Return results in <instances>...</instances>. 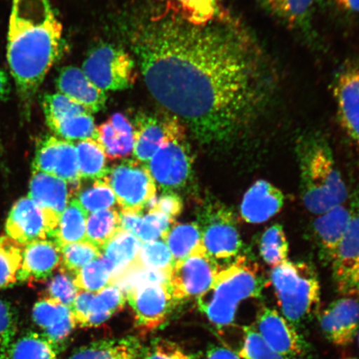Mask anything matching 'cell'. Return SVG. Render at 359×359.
I'll return each instance as SVG.
<instances>
[{"label": "cell", "instance_id": "obj_1", "mask_svg": "<svg viewBox=\"0 0 359 359\" xmlns=\"http://www.w3.org/2000/svg\"><path fill=\"white\" fill-rule=\"evenodd\" d=\"M149 91L201 144H228L257 122L273 93L262 49L229 15L208 25L176 13L151 18L131 34Z\"/></svg>", "mask_w": 359, "mask_h": 359}, {"label": "cell", "instance_id": "obj_2", "mask_svg": "<svg viewBox=\"0 0 359 359\" xmlns=\"http://www.w3.org/2000/svg\"><path fill=\"white\" fill-rule=\"evenodd\" d=\"M62 40V26L50 0H13L7 60L25 116L60 55Z\"/></svg>", "mask_w": 359, "mask_h": 359}, {"label": "cell", "instance_id": "obj_3", "mask_svg": "<svg viewBox=\"0 0 359 359\" xmlns=\"http://www.w3.org/2000/svg\"><path fill=\"white\" fill-rule=\"evenodd\" d=\"M300 194L311 213L324 214L347 201L346 185L335 163L333 151L318 134L300 138L297 145Z\"/></svg>", "mask_w": 359, "mask_h": 359}, {"label": "cell", "instance_id": "obj_4", "mask_svg": "<svg viewBox=\"0 0 359 359\" xmlns=\"http://www.w3.org/2000/svg\"><path fill=\"white\" fill-rule=\"evenodd\" d=\"M266 284L257 264L242 255L219 271L212 288L197 303L209 321L222 329L234 324L239 305L260 297Z\"/></svg>", "mask_w": 359, "mask_h": 359}, {"label": "cell", "instance_id": "obj_5", "mask_svg": "<svg viewBox=\"0 0 359 359\" xmlns=\"http://www.w3.org/2000/svg\"><path fill=\"white\" fill-rule=\"evenodd\" d=\"M271 280L282 316L299 330L318 313L320 283L314 268L306 262H285L272 268Z\"/></svg>", "mask_w": 359, "mask_h": 359}, {"label": "cell", "instance_id": "obj_6", "mask_svg": "<svg viewBox=\"0 0 359 359\" xmlns=\"http://www.w3.org/2000/svg\"><path fill=\"white\" fill-rule=\"evenodd\" d=\"M164 120V141L147 165L156 187L174 191L186 187L190 181L193 158L185 126L173 116Z\"/></svg>", "mask_w": 359, "mask_h": 359}, {"label": "cell", "instance_id": "obj_7", "mask_svg": "<svg viewBox=\"0 0 359 359\" xmlns=\"http://www.w3.org/2000/svg\"><path fill=\"white\" fill-rule=\"evenodd\" d=\"M236 219L231 208L215 200L206 201L197 214L206 254L221 269L243 255L244 244Z\"/></svg>", "mask_w": 359, "mask_h": 359}, {"label": "cell", "instance_id": "obj_8", "mask_svg": "<svg viewBox=\"0 0 359 359\" xmlns=\"http://www.w3.org/2000/svg\"><path fill=\"white\" fill-rule=\"evenodd\" d=\"M114 191L121 212H143L156 197V185L147 164L124 159L111 165L104 178Z\"/></svg>", "mask_w": 359, "mask_h": 359}, {"label": "cell", "instance_id": "obj_9", "mask_svg": "<svg viewBox=\"0 0 359 359\" xmlns=\"http://www.w3.org/2000/svg\"><path fill=\"white\" fill-rule=\"evenodd\" d=\"M83 71L102 91H123L133 86L137 79L136 66L123 48L105 44L93 49L84 60Z\"/></svg>", "mask_w": 359, "mask_h": 359}, {"label": "cell", "instance_id": "obj_10", "mask_svg": "<svg viewBox=\"0 0 359 359\" xmlns=\"http://www.w3.org/2000/svg\"><path fill=\"white\" fill-rule=\"evenodd\" d=\"M43 111L48 127L55 136L71 142L87 139L97 141V128L91 112L64 94L45 95Z\"/></svg>", "mask_w": 359, "mask_h": 359}, {"label": "cell", "instance_id": "obj_11", "mask_svg": "<svg viewBox=\"0 0 359 359\" xmlns=\"http://www.w3.org/2000/svg\"><path fill=\"white\" fill-rule=\"evenodd\" d=\"M221 269L205 250L175 263L168 279L175 302L178 304L193 297L199 298L212 288Z\"/></svg>", "mask_w": 359, "mask_h": 359}, {"label": "cell", "instance_id": "obj_12", "mask_svg": "<svg viewBox=\"0 0 359 359\" xmlns=\"http://www.w3.org/2000/svg\"><path fill=\"white\" fill-rule=\"evenodd\" d=\"M133 309L135 324L144 333H150L165 324L175 302L168 283H145L125 293Z\"/></svg>", "mask_w": 359, "mask_h": 359}, {"label": "cell", "instance_id": "obj_13", "mask_svg": "<svg viewBox=\"0 0 359 359\" xmlns=\"http://www.w3.org/2000/svg\"><path fill=\"white\" fill-rule=\"evenodd\" d=\"M60 218L40 208L29 197H22L12 206L6 222V236L22 245L52 240Z\"/></svg>", "mask_w": 359, "mask_h": 359}, {"label": "cell", "instance_id": "obj_14", "mask_svg": "<svg viewBox=\"0 0 359 359\" xmlns=\"http://www.w3.org/2000/svg\"><path fill=\"white\" fill-rule=\"evenodd\" d=\"M255 329L269 347L286 358L311 359V345L276 309L263 308L258 313Z\"/></svg>", "mask_w": 359, "mask_h": 359}, {"label": "cell", "instance_id": "obj_15", "mask_svg": "<svg viewBox=\"0 0 359 359\" xmlns=\"http://www.w3.org/2000/svg\"><path fill=\"white\" fill-rule=\"evenodd\" d=\"M33 172L51 175L74 185H80L76 145L52 135L45 137L36 149Z\"/></svg>", "mask_w": 359, "mask_h": 359}, {"label": "cell", "instance_id": "obj_16", "mask_svg": "<svg viewBox=\"0 0 359 359\" xmlns=\"http://www.w3.org/2000/svg\"><path fill=\"white\" fill-rule=\"evenodd\" d=\"M320 329L326 339L336 346L346 347L359 330V302L344 297L331 303L320 317Z\"/></svg>", "mask_w": 359, "mask_h": 359}, {"label": "cell", "instance_id": "obj_17", "mask_svg": "<svg viewBox=\"0 0 359 359\" xmlns=\"http://www.w3.org/2000/svg\"><path fill=\"white\" fill-rule=\"evenodd\" d=\"M333 93L339 123L359 148V69L341 70L335 76Z\"/></svg>", "mask_w": 359, "mask_h": 359}, {"label": "cell", "instance_id": "obj_18", "mask_svg": "<svg viewBox=\"0 0 359 359\" xmlns=\"http://www.w3.org/2000/svg\"><path fill=\"white\" fill-rule=\"evenodd\" d=\"M80 185H74L51 175L33 172L28 197L40 208L60 218Z\"/></svg>", "mask_w": 359, "mask_h": 359}, {"label": "cell", "instance_id": "obj_19", "mask_svg": "<svg viewBox=\"0 0 359 359\" xmlns=\"http://www.w3.org/2000/svg\"><path fill=\"white\" fill-rule=\"evenodd\" d=\"M60 247L55 241L43 240L25 245L19 283L42 282L60 267Z\"/></svg>", "mask_w": 359, "mask_h": 359}, {"label": "cell", "instance_id": "obj_20", "mask_svg": "<svg viewBox=\"0 0 359 359\" xmlns=\"http://www.w3.org/2000/svg\"><path fill=\"white\" fill-rule=\"evenodd\" d=\"M285 205V196L264 180L255 182L245 192L241 205V215L247 223L260 224L275 217Z\"/></svg>", "mask_w": 359, "mask_h": 359}, {"label": "cell", "instance_id": "obj_21", "mask_svg": "<svg viewBox=\"0 0 359 359\" xmlns=\"http://www.w3.org/2000/svg\"><path fill=\"white\" fill-rule=\"evenodd\" d=\"M56 86L58 93L79 103L92 114L106 107V92L93 84L79 67L69 66L62 69Z\"/></svg>", "mask_w": 359, "mask_h": 359}, {"label": "cell", "instance_id": "obj_22", "mask_svg": "<svg viewBox=\"0 0 359 359\" xmlns=\"http://www.w3.org/2000/svg\"><path fill=\"white\" fill-rule=\"evenodd\" d=\"M350 219L349 208L343 205L320 215L313 224V236L325 264H333Z\"/></svg>", "mask_w": 359, "mask_h": 359}, {"label": "cell", "instance_id": "obj_23", "mask_svg": "<svg viewBox=\"0 0 359 359\" xmlns=\"http://www.w3.org/2000/svg\"><path fill=\"white\" fill-rule=\"evenodd\" d=\"M32 317L43 334L60 348L77 326L69 307L47 298L34 304Z\"/></svg>", "mask_w": 359, "mask_h": 359}, {"label": "cell", "instance_id": "obj_24", "mask_svg": "<svg viewBox=\"0 0 359 359\" xmlns=\"http://www.w3.org/2000/svg\"><path fill=\"white\" fill-rule=\"evenodd\" d=\"M346 231L333 262V276L339 290L359 264V191L353 193Z\"/></svg>", "mask_w": 359, "mask_h": 359}, {"label": "cell", "instance_id": "obj_25", "mask_svg": "<svg viewBox=\"0 0 359 359\" xmlns=\"http://www.w3.org/2000/svg\"><path fill=\"white\" fill-rule=\"evenodd\" d=\"M140 341L134 337L93 341L75 350L67 359H142Z\"/></svg>", "mask_w": 359, "mask_h": 359}, {"label": "cell", "instance_id": "obj_26", "mask_svg": "<svg viewBox=\"0 0 359 359\" xmlns=\"http://www.w3.org/2000/svg\"><path fill=\"white\" fill-rule=\"evenodd\" d=\"M176 223L159 210H148L143 212H121V226L122 230L130 233L140 240L142 243L163 239L170 229Z\"/></svg>", "mask_w": 359, "mask_h": 359}, {"label": "cell", "instance_id": "obj_27", "mask_svg": "<svg viewBox=\"0 0 359 359\" xmlns=\"http://www.w3.org/2000/svg\"><path fill=\"white\" fill-rule=\"evenodd\" d=\"M165 120L154 116L138 114L135 120L134 159L147 164L164 141Z\"/></svg>", "mask_w": 359, "mask_h": 359}, {"label": "cell", "instance_id": "obj_28", "mask_svg": "<svg viewBox=\"0 0 359 359\" xmlns=\"http://www.w3.org/2000/svg\"><path fill=\"white\" fill-rule=\"evenodd\" d=\"M88 213L74 197L62 213L52 240L60 247L67 244L86 241Z\"/></svg>", "mask_w": 359, "mask_h": 359}, {"label": "cell", "instance_id": "obj_29", "mask_svg": "<svg viewBox=\"0 0 359 359\" xmlns=\"http://www.w3.org/2000/svg\"><path fill=\"white\" fill-rule=\"evenodd\" d=\"M163 241L168 245L174 263L182 262L193 254L205 250L201 228L197 222L175 223Z\"/></svg>", "mask_w": 359, "mask_h": 359}, {"label": "cell", "instance_id": "obj_30", "mask_svg": "<svg viewBox=\"0 0 359 359\" xmlns=\"http://www.w3.org/2000/svg\"><path fill=\"white\" fill-rule=\"evenodd\" d=\"M142 244L138 238L122 230L103 246L101 255L109 264L111 278L135 262Z\"/></svg>", "mask_w": 359, "mask_h": 359}, {"label": "cell", "instance_id": "obj_31", "mask_svg": "<svg viewBox=\"0 0 359 359\" xmlns=\"http://www.w3.org/2000/svg\"><path fill=\"white\" fill-rule=\"evenodd\" d=\"M60 351L43 333L29 332L13 341L4 359H57Z\"/></svg>", "mask_w": 359, "mask_h": 359}, {"label": "cell", "instance_id": "obj_32", "mask_svg": "<svg viewBox=\"0 0 359 359\" xmlns=\"http://www.w3.org/2000/svg\"><path fill=\"white\" fill-rule=\"evenodd\" d=\"M75 145L81 182L104 179L109 168L107 164V157L100 143L93 139H87Z\"/></svg>", "mask_w": 359, "mask_h": 359}, {"label": "cell", "instance_id": "obj_33", "mask_svg": "<svg viewBox=\"0 0 359 359\" xmlns=\"http://www.w3.org/2000/svg\"><path fill=\"white\" fill-rule=\"evenodd\" d=\"M120 231L122 226L118 210L111 208L88 215L86 241L100 251Z\"/></svg>", "mask_w": 359, "mask_h": 359}, {"label": "cell", "instance_id": "obj_34", "mask_svg": "<svg viewBox=\"0 0 359 359\" xmlns=\"http://www.w3.org/2000/svg\"><path fill=\"white\" fill-rule=\"evenodd\" d=\"M126 296L118 286L109 285L95 293L86 327L100 326L125 306Z\"/></svg>", "mask_w": 359, "mask_h": 359}, {"label": "cell", "instance_id": "obj_35", "mask_svg": "<svg viewBox=\"0 0 359 359\" xmlns=\"http://www.w3.org/2000/svg\"><path fill=\"white\" fill-rule=\"evenodd\" d=\"M272 15L291 28L306 25L316 0H260Z\"/></svg>", "mask_w": 359, "mask_h": 359}, {"label": "cell", "instance_id": "obj_36", "mask_svg": "<svg viewBox=\"0 0 359 359\" xmlns=\"http://www.w3.org/2000/svg\"><path fill=\"white\" fill-rule=\"evenodd\" d=\"M25 245L11 238L0 236V290L7 289L19 283Z\"/></svg>", "mask_w": 359, "mask_h": 359}, {"label": "cell", "instance_id": "obj_37", "mask_svg": "<svg viewBox=\"0 0 359 359\" xmlns=\"http://www.w3.org/2000/svg\"><path fill=\"white\" fill-rule=\"evenodd\" d=\"M259 255L272 268L288 260L290 245L284 228L280 224L266 229L259 239Z\"/></svg>", "mask_w": 359, "mask_h": 359}, {"label": "cell", "instance_id": "obj_38", "mask_svg": "<svg viewBox=\"0 0 359 359\" xmlns=\"http://www.w3.org/2000/svg\"><path fill=\"white\" fill-rule=\"evenodd\" d=\"M180 15L193 25L204 26L228 15L219 0H177Z\"/></svg>", "mask_w": 359, "mask_h": 359}, {"label": "cell", "instance_id": "obj_39", "mask_svg": "<svg viewBox=\"0 0 359 359\" xmlns=\"http://www.w3.org/2000/svg\"><path fill=\"white\" fill-rule=\"evenodd\" d=\"M75 198L88 214L111 209L118 205L114 192L105 179L93 181L88 187L80 185Z\"/></svg>", "mask_w": 359, "mask_h": 359}, {"label": "cell", "instance_id": "obj_40", "mask_svg": "<svg viewBox=\"0 0 359 359\" xmlns=\"http://www.w3.org/2000/svg\"><path fill=\"white\" fill-rule=\"evenodd\" d=\"M134 264L142 269L165 272L169 275L175 264L172 253L163 240L142 243Z\"/></svg>", "mask_w": 359, "mask_h": 359}, {"label": "cell", "instance_id": "obj_41", "mask_svg": "<svg viewBox=\"0 0 359 359\" xmlns=\"http://www.w3.org/2000/svg\"><path fill=\"white\" fill-rule=\"evenodd\" d=\"M111 269L101 255L80 269L74 276V284L79 290L97 293L111 285Z\"/></svg>", "mask_w": 359, "mask_h": 359}, {"label": "cell", "instance_id": "obj_42", "mask_svg": "<svg viewBox=\"0 0 359 359\" xmlns=\"http://www.w3.org/2000/svg\"><path fill=\"white\" fill-rule=\"evenodd\" d=\"M60 250L62 260L60 268L74 277L81 269L101 255V251L87 241L67 244L62 246Z\"/></svg>", "mask_w": 359, "mask_h": 359}, {"label": "cell", "instance_id": "obj_43", "mask_svg": "<svg viewBox=\"0 0 359 359\" xmlns=\"http://www.w3.org/2000/svg\"><path fill=\"white\" fill-rule=\"evenodd\" d=\"M48 280L44 298L71 308L79 291L74 284V277L58 268L56 275H53Z\"/></svg>", "mask_w": 359, "mask_h": 359}, {"label": "cell", "instance_id": "obj_44", "mask_svg": "<svg viewBox=\"0 0 359 359\" xmlns=\"http://www.w3.org/2000/svg\"><path fill=\"white\" fill-rule=\"evenodd\" d=\"M243 339L237 353L241 359H288L269 347L255 326L244 327Z\"/></svg>", "mask_w": 359, "mask_h": 359}, {"label": "cell", "instance_id": "obj_45", "mask_svg": "<svg viewBox=\"0 0 359 359\" xmlns=\"http://www.w3.org/2000/svg\"><path fill=\"white\" fill-rule=\"evenodd\" d=\"M17 316L11 304L0 299V359L6 358L8 348L15 339Z\"/></svg>", "mask_w": 359, "mask_h": 359}, {"label": "cell", "instance_id": "obj_46", "mask_svg": "<svg viewBox=\"0 0 359 359\" xmlns=\"http://www.w3.org/2000/svg\"><path fill=\"white\" fill-rule=\"evenodd\" d=\"M142 359H195L180 345L168 339H156L143 351Z\"/></svg>", "mask_w": 359, "mask_h": 359}, {"label": "cell", "instance_id": "obj_47", "mask_svg": "<svg viewBox=\"0 0 359 359\" xmlns=\"http://www.w3.org/2000/svg\"><path fill=\"white\" fill-rule=\"evenodd\" d=\"M155 209L159 210L160 212L168 215L172 219H176L180 214L182 212L183 202L177 193L174 191H163L158 198H155L151 202L148 210Z\"/></svg>", "mask_w": 359, "mask_h": 359}, {"label": "cell", "instance_id": "obj_48", "mask_svg": "<svg viewBox=\"0 0 359 359\" xmlns=\"http://www.w3.org/2000/svg\"><path fill=\"white\" fill-rule=\"evenodd\" d=\"M345 297L359 299V264L353 269L346 282L338 290Z\"/></svg>", "mask_w": 359, "mask_h": 359}, {"label": "cell", "instance_id": "obj_49", "mask_svg": "<svg viewBox=\"0 0 359 359\" xmlns=\"http://www.w3.org/2000/svg\"><path fill=\"white\" fill-rule=\"evenodd\" d=\"M112 127L118 134H128L134 133L133 124L130 122L127 116L121 112H116L109 119Z\"/></svg>", "mask_w": 359, "mask_h": 359}, {"label": "cell", "instance_id": "obj_50", "mask_svg": "<svg viewBox=\"0 0 359 359\" xmlns=\"http://www.w3.org/2000/svg\"><path fill=\"white\" fill-rule=\"evenodd\" d=\"M206 359H241L237 353L231 350L219 346V345H210L206 351Z\"/></svg>", "mask_w": 359, "mask_h": 359}, {"label": "cell", "instance_id": "obj_51", "mask_svg": "<svg viewBox=\"0 0 359 359\" xmlns=\"http://www.w3.org/2000/svg\"><path fill=\"white\" fill-rule=\"evenodd\" d=\"M11 83L6 72L0 69V101L6 100L10 93ZM1 139H0V154L2 151Z\"/></svg>", "mask_w": 359, "mask_h": 359}, {"label": "cell", "instance_id": "obj_52", "mask_svg": "<svg viewBox=\"0 0 359 359\" xmlns=\"http://www.w3.org/2000/svg\"><path fill=\"white\" fill-rule=\"evenodd\" d=\"M341 10L359 13V0H333Z\"/></svg>", "mask_w": 359, "mask_h": 359}, {"label": "cell", "instance_id": "obj_53", "mask_svg": "<svg viewBox=\"0 0 359 359\" xmlns=\"http://www.w3.org/2000/svg\"><path fill=\"white\" fill-rule=\"evenodd\" d=\"M344 359H359L358 358H344Z\"/></svg>", "mask_w": 359, "mask_h": 359}, {"label": "cell", "instance_id": "obj_54", "mask_svg": "<svg viewBox=\"0 0 359 359\" xmlns=\"http://www.w3.org/2000/svg\"><path fill=\"white\" fill-rule=\"evenodd\" d=\"M358 344H359V333H358Z\"/></svg>", "mask_w": 359, "mask_h": 359}]
</instances>
